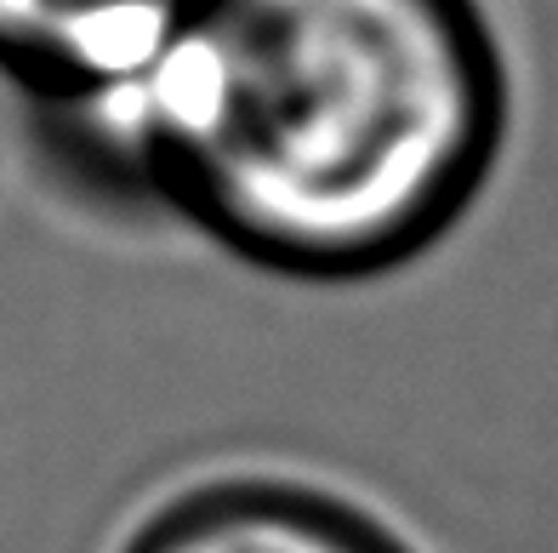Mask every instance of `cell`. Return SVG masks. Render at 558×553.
I'll return each mask as SVG.
<instances>
[{"label": "cell", "instance_id": "6da1fadb", "mask_svg": "<svg viewBox=\"0 0 558 553\" xmlns=\"http://www.w3.org/2000/svg\"><path fill=\"white\" fill-rule=\"evenodd\" d=\"M485 0H199L58 166L274 280L365 286L427 257L507 148Z\"/></svg>", "mask_w": 558, "mask_h": 553}, {"label": "cell", "instance_id": "3957f363", "mask_svg": "<svg viewBox=\"0 0 558 553\" xmlns=\"http://www.w3.org/2000/svg\"><path fill=\"white\" fill-rule=\"evenodd\" d=\"M199 0H0V92L40 132L114 104L166 58Z\"/></svg>", "mask_w": 558, "mask_h": 553}, {"label": "cell", "instance_id": "7a4b0ae2", "mask_svg": "<svg viewBox=\"0 0 558 553\" xmlns=\"http://www.w3.org/2000/svg\"><path fill=\"white\" fill-rule=\"evenodd\" d=\"M109 553H416L383 514L286 468H199L137 502Z\"/></svg>", "mask_w": 558, "mask_h": 553}]
</instances>
